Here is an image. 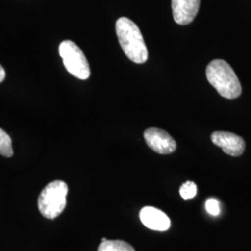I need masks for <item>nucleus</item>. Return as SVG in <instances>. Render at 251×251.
Listing matches in <instances>:
<instances>
[{"label":"nucleus","mask_w":251,"mask_h":251,"mask_svg":"<svg viewBox=\"0 0 251 251\" xmlns=\"http://www.w3.org/2000/svg\"><path fill=\"white\" fill-rule=\"evenodd\" d=\"M116 32L119 44L127 58L135 63H144L148 59V50L140 28L126 17L118 19Z\"/></svg>","instance_id":"nucleus-1"},{"label":"nucleus","mask_w":251,"mask_h":251,"mask_svg":"<svg viewBox=\"0 0 251 251\" xmlns=\"http://www.w3.org/2000/svg\"><path fill=\"white\" fill-rule=\"evenodd\" d=\"M68 186L63 180L50 182L42 190L38 198V208L47 219H55L60 215L66 206Z\"/></svg>","instance_id":"nucleus-3"},{"label":"nucleus","mask_w":251,"mask_h":251,"mask_svg":"<svg viewBox=\"0 0 251 251\" xmlns=\"http://www.w3.org/2000/svg\"><path fill=\"white\" fill-rule=\"evenodd\" d=\"M206 211L212 216L220 214V203L215 198H208L206 202Z\"/></svg>","instance_id":"nucleus-12"},{"label":"nucleus","mask_w":251,"mask_h":251,"mask_svg":"<svg viewBox=\"0 0 251 251\" xmlns=\"http://www.w3.org/2000/svg\"><path fill=\"white\" fill-rule=\"evenodd\" d=\"M144 136L147 145L152 151L158 153L169 154L174 152L177 148L175 140L167 131L160 128H147L144 131Z\"/></svg>","instance_id":"nucleus-5"},{"label":"nucleus","mask_w":251,"mask_h":251,"mask_svg":"<svg viewBox=\"0 0 251 251\" xmlns=\"http://www.w3.org/2000/svg\"><path fill=\"white\" fill-rule=\"evenodd\" d=\"M212 143L232 156H240L246 148L242 137L227 131H214L211 134Z\"/></svg>","instance_id":"nucleus-6"},{"label":"nucleus","mask_w":251,"mask_h":251,"mask_svg":"<svg viewBox=\"0 0 251 251\" xmlns=\"http://www.w3.org/2000/svg\"><path fill=\"white\" fill-rule=\"evenodd\" d=\"M64 67L74 76L86 80L90 77L89 62L80 48L71 40H64L59 47Z\"/></svg>","instance_id":"nucleus-4"},{"label":"nucleus","mask_w":251,"mask_h":251,"mask_svg":"<svg viewBox=\"0 0 251 251\" xmlns=\"http://www.w3.org/2000/svg\"><path fill=\"white\" fill-rule=\"evenodd\" d=\"M5 77H6V72L3 68V66L0 64V83L5 79Z\"/></svg>","instance_id":"nucleus-13"},{"label":"nucleus","mask_w":251,"mask_h":251,"mask_svg":"<svg viewBox=\"0 0 251 251\" xmlns=\"http://www.w3.org/2000/svg\"><path fill=\"white\" fill-rule=\"evenodd\" d=\"M143 225L153 231L165 232L171 227V220L162 210L153 206H144L140 211Z\"/></svg>","instance_id":"nucleus-8"},{"label":"nucleus","mask_w":251,"mask_h":251,"mask_svg":"<svg viewBox=\"0 0 251 251\" xmlns=\"http://www.w3.org/2000/svg\"><path fill=\"white\" fill-rule=\"evenodd\" d=\"M198 193V187L197 184L193 181H186L184 182L181 187L179 188V195L180 197L187 200V199H192L197 196Z\"/></svg>","instance_id":"nucleus-11"},{"label":"nucleus","mask_w":251,"mask_h":251,"mask_svg":"<svg viewBox=\"0 0 251 251\" xmlns=\"http://www.w3.org/2000/svg\"><path fill=\"white\" fill-rule=\"evenodd\" d=\"M206 79L218 93L226 99H235L241 95L240 81L230 64L224 60H213L207 64Z\"/></svg>","instance_id":"nucleus-2"},{"label":"nucleus","mask_w":251,"mask_h":251,"mask_svg":"<svg viewBox=\"0 0 251 251\" xmlns=\"http://www.w3.org/2000/svg\"><path fill=\"white\" fill-rule=\"evenodd\" d=\"M0 154L6 157H10L13 154L11 139L2 128H0Z\"/></svg>","instance_id":"nucleus-10"},{"label":"nucleus","mask_w":251,"mask_h":251,"mask_svg":"<svg viewBox=\"0 0 251 251\" xmlns=\"http://www.w3.org/2000/svg\"><path fill=\"white\" fill-rule=\"evenodd\" d=\"M98 251H135L132 246L122 240H106L100 243Z\"/></svg>","instance_id":"nucleus-9"},{"label":"nucleus","mask_w":251,"mask_h":251,"mask_svg":"<svg viewBox=\"0 0 251 251\" xmlns=\"http://www.w3.org/2000/svg\"><path fill=\"white\" fill-rule=\"evenodd\" d=\"M200 0H171L174 21L180 25L191 24L198 14Z\"/></svg>","instance_id":"nucleus-7"}]
</instances>
